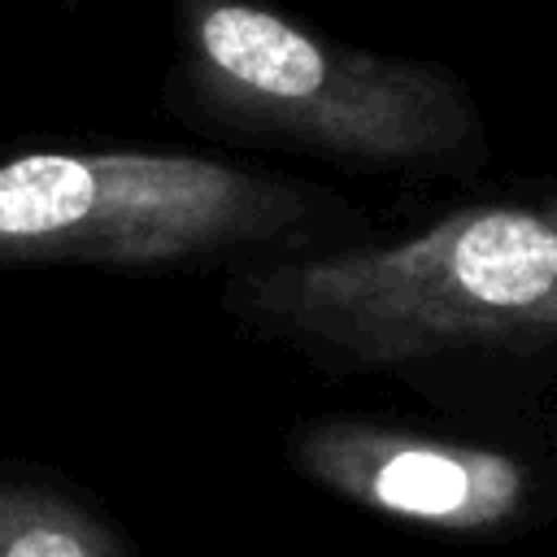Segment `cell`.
Returning a JSON list of instances; mask_svg holds the SVG:
<instances>
[{
  "label": "cell",
  "instance_id": "obj_1",
  "mask_svg": "<svg viewBox=\"0 0 557 557\" xmlns=\"http://www.w3.org/2000/svg\"><path fill=\"white\" fill-rule=\"evenodd\" d=\"M231 300L339 370L557 348V205H470L392 244L265 257Z\"/></svg>",
  "mask_w": 557,
  "mask_h": 557
},
{
  "label": "cell",
  "instance_id": "obj_2",
  "mask_svg": "<svg viewBox=\"0 0 557 557\" xmlns=\"http://www.w3.org/2000/svg\"><path fill=\"white\" fill-rule=\"evenodd\" d=\"M183 78L213 126L257 144L409 174L487 161L483 113L448 65L339 44L257 0L187 4Z\"/></svg>",
  "mask_w": 557,
  "mask_h": 557
},
{
  "label": "cell",
  "instance_id": "obj_3",
  "mask_svg": "<svg viewBox=\"0 0 557 557\" xmlns=\"http://www.w3.org/2000/svg\"><path fill=\"white\" fill-rule=\"evenodd\" d=\"M344 205L257 170L170 152H30L0 165V257L187 261L274 252Z\"/></svg>",
  "mask_w": 557,
  "mask_h": 557
},
{
  "label": "cell",
  "instance_id": "obj_4",
  "mask_svg": "<svg viewBox=\"0 0 557 557\" xmlns=\"http://www.w3.org/2000/svg\"><path fill=\"white\" fill-rule=\"evenodd\" d=\"M287 461L313 487L440 535H500L535 509V470L487 444L422 435L370 418H313L287 440Z\"/></svg>",
  "mask_w": 557,
  "mask_h": 557
},
{
  "label": "cell",
  "instance_id": "obj_5",
  "mask_svg": "<svg viewBox=\"0 0 557 557\" xmlns=\"http://www.w3.org/2000/svg\"><path fill=\"white\" fill-rule=\"evenodd\" d=\"M4 557H96V548H91L87 535H78L70 527L35 522V527H26L9 540Z\"/></svg>",
  "mask_w": 557,
  "mask_h": 557
}]
</instances>
